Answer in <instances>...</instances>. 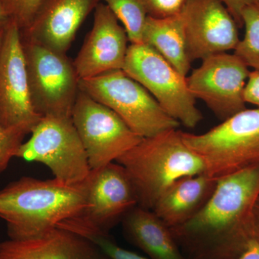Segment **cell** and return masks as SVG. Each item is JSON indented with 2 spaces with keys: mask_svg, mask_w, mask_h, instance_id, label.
I'll return each instance as SVG.
<instances>
[{
  "mask_svg": "<svg viewBox=\"0 0 259 259\" xmlns=\"http://www.w3.org/2000/svg\"><path fill=\"white\" fill-rule=\"evenodd\" d=\"M259 163L218 179L207 203L192 219L171 228L187 259H238L255 241Z\"/></svg>",
  "mask_w": 259,
  "mask_h": 259,
  "instance_id": "cell-1",
  "label": "cell"
},
{
  "mask_svg": "<svg viewBox=\"0 0 259 259\" xmlns=\"http://www.w3.org/2000/svg\"><path fill=\"white\" fill-rule=\"evenodd\" d=\"M88 196V178L67 184L56 178L23 177L0 190V218L6 223L9 239H31L79 216Z\"/></svg>",
  "mask_w": 259,
  "mask_h": 259,
  "instance_id": "cell-2",
  "label": "cell"
},
{
  "mask_svg": "<svg viewBox=\"0 0 259 259\" xmlns=\"http://www.w3.org/2000/svg\"><path fill=\"white\" fill-rule=\"evenodd\" d=\"M115 162L127 172L138 206L149 210L174 182L205 172L202 158L187 146L178 129L144 138Z\"/></svg>",
  "mask_w": 259,
  "mask_h": 259,
  "instance_id": "cell-3",
  "label": "cell"
},
{
  "mask_svg": "<svg viewBox=\"0 0 259 259\" xmlns=\"http://www.w3.org/2000/svg\"><path fill=\"white\" fill-rule=\"evenodd\" d=\"M182 135L203 161L204 173L216 180L259 163L258 107L245 108L204 134Z\"/></svg>",
  "mask_w": 259,
  "mask_h": 259,
  "instance_id": "cell-4",
  "label": "cell"
},
{
  "mask_svg": "<svg viewBox=\"0 0 259 259\" xmlns=\"http://www.w3.org/2000/svg\"><path fill=\"white\" fill-rule=\"evenodd\" d=\"M79 85L80 90L115 112L141 137H151L180 127V122L122 69L79 80Z\"/></svg>",
  "mask_w": 259,
  "mask_h": 259,
  "instance_id": "cell-5",
  "label": "cell"
},
{
  "mask_svg": "<svg viewBox=\"0 0 259 259\" xmlns=\"http://www.w3.org/2000/svg\"><path fill=\"white\" fill-rule=\"evenodd\" d=\"M32 105L41 117H71L79 79L66 54L20 33Z\"/></svg>",
  "mask_w": 259,
  "mask_h": 259,
  "instance_id": "cell-6",
  "label": "cell"
},
{
  "mask_svg": "<svg viewBox=\"0 0 259 259\" xmlns=\"http://www.w3.org/2000/svg\"><path fill=\"white\" fill-rule=\"evenodd\" d=\"M122 70L151 94L168 115L187 128L202 120L187 76H183L153 48L131 44Z\"/></svg>",
  "mask_w": 259,
  "mask_h": 259,
  "instance_id": "cell-7",
  "label": "cell"
},
{
  "mask_svg": "<svg viewBox=\"0 0 259 259\" xmlns=\"http://www.w3.org/2000/svg\"><path fill=\"white\" fill-rule=\"evenodd\" d=\"M16 157L47 166L54 178L67 184H79L92 169L82 141L71 117H42L23 143Z\"/></svg>",
  "mask_w": 259,
  "mask_h": 259,
  "instance_id": "cell-8",
  "label": "cell"
},
{
  "mask_svg": "<svg viewBox=\"0 0 259 259\" xmlns=\"http://www.w3.org/2000/svg\"><path fill=\"white\" fill-rule=\"evenodd\" d=\"M71 119L86 150L92 170L115 162L144 139L115 112L80 90Z\"/></svg>",
  "mask_w": 259,
  "mask_h": 259,
  "instance_id": "cell-9",
  "label": "cell"
},
{
  "mask_svg": "<svg viewBox=\"0 0 259 259\" xmlns=\"http://www.w3.org/2000/svg\"><path fill=\"white\" fill-rule=\"evenodd\" d=\"M202 61L200 66L187 77L194 98L204 102L223 121L245 110L243 90L249 68L236 54L228 52Z\"/></svg>",
  "mask_w": 259,
  "mask_h": 259,
  "instance_id": "cell-10",
  "label": "cell"
},
{
  "mask_svg": "<svg viewBox=\"0 0 259 259\" xmlns=\"http://www.w3.org/2000/svg\"><path fill=\"white\" fill-rule=\"evenodd\" d=\"M42 117L32 105L20 29L11 20L0 54V124L28 135Z\"/></svg>",
  "mask_w": 259,
  "mask_h": 259,
  "instance_id": "cell-11",
  "label": "cell"
},
{
  "mask_svg": "<svg viewBox=\"0 0 259 259\" xmlns=\"http://www.w3.org/2000/svg\"><path fill=\"white\" fill-rule=\"evenodd\" d=\"M138 206L136 192L125 168L117 162L92 170L83 212L73 219L105 233Z\"/></svg>",
  "mask_w": 259,
  "mask_h": 259,
  "instance_id": "cell-12",
  "label": "cell"
},
{
  "mask_svg": "<svg viewBox=\"0 0 259 259\" xmlns=\"http://www.w3.org/2000/svg\"><path fill=\"white\" fill-rule=\"evenodd\" d=\"M182 15L191 62L236 49L239 27L221 0H189Z\"/></svg>",
  "mask_w": 259,
  "mask_h": 259,
  "instance_id": "cell-13",
  "label": "cell"
},
{
  "mask_svg": "<svg viewBox=\"0 0 259 259\" xmlns=\"http://www.w3.org/2000/svg\"><path fill=\"white\" fill-rule=\"evenodd\" d=\"M118 21L106 4L97 5L93 28L73 62L79 80L123 68L129 40Z\"/></svg>",
  "mask_w": 259,
  "mask_h": 259,
  "instance_id": "cell-14",
  "label": "cell"
},
{
  "mask_svg": "<svg viewBox=\"0 0 259 259\" xmlns=\"http://www.w3.org/2000/svg\"><path fill=\"white\" fill-rule=\"evenodd\" d=\"M101 0H40L30 26L20 31L40 45L66 54L76 32Z\"/></svg>",
  "mask_w": 259,
  "mask_h": 259,
  "instance_id": "cell-15",
  "label": "cell"
},
{
  "mask_svg": "<svg viewBox=\"0 0 259 259\" xmlns=\"http://www.w3.org/2000/svg\"><path fill=\"white\" fill-rule=\"evenodd\" d=\"M0 259H110L93 241L56 227L31 239L0 243Z\"/></svg>",
  "mask_w": 259,
  "mask_h": 259,
  "instance_id": "cell-16",
  "label": "cell"
},
{
  "mask_svg": "<svg viewBox=\"0 0 259 259\" xmlns=\"http://www.w3.org/2000/svg\"><path fill=\"white\" fill-rule=\"evenodd\" d=\"M217 184L206 173L182 177L163 192L152 211L170 228L185 224L204 208Z\"/></svg>",
  "mask_w": 259,
  "mask_h": 259,
  "instance_id": "cell-17",
  "label": "cell"
},
{
  "mask_svg": "<svg viewBox=\"0 0 259 259\" xmlns=\"http://www.w3.org/2000/svg\"><path fill=\"white\" fill-rule=\"evenodd\" d=\"M126 238L151 259H187L171 228L152 210L136 206L122 221Z\"/></svg>",
  "mask_w": 259,
  "mask_h": 259,
  "instance_id": "cell-18",
  "label": "cell"
},
{
  "mask_svg": "<svg viewBox=\"0 0 259 259\" xmlns=\"http://www.w3.org/2000/svg\"><path fill=\"white\" fill-rule=\"evenodd\" d=\"M143 42L153 48L183 76L191 69L187 54L185 25L182 13L166 18L148 16L143 32Z\"/></svg>",
  "mask_w": 259,
  "mask_h": 259,
  "instance_id": "cell-19",
  "label": "cell"
},
{
  "mask_svg": "<svg viewBox=\"0 0 259 259\" xmlns=\"http://www.w3.org/2000/svg\"><path fill=\"white\" fill-rule=\"evenodd\" d=\"M123 25L131 44H143L148 15L141 0H103Z\"/></svg>",
  "mask_w": 259,
  "mask_h": 259,
  "instance_id": "cell-20",
  "label": "cell"
},
{
  "mask_svg": "<svg viewBox=\"0 0 259 259\" xmlns=\"http://www.w3.org/2000/svg\"><path fill=\"white\" fill-rule=\"evenodd\" d=\"M245 28L233 54L241 59L248 68L259 71V5L248 7L242 13Z\"/></svg>",
  "mask_w": 259,
  "mask_h": 259,
  "instance_id": "cell-21",
  "label": "cell"
},
{
  "mask_svg": "<svg viewBox=\"0 0 259 259\" xmlns=\"http://www.w3.org/2000/svg\"><path fill=\"white\" fill-rule=\"evenodd\" d=\"M59 227L78 233L93 242L110 259H147L134 252L119 246L110 237V233H105L69 219L61 223Z\"/></svg>",
  "mask_w": 259,
  "mask_h": 259,
  "instance_id": "cell-22",
  "label": "cell"
},
{
  "mask_svg": "<svg viewBox=\"0 0 259 259\" xmlns=\"http://www.w3.org/2000/svg\"><path fill=\"white\" fill-rule=\"evenodd\" d=\"M26 136L23 131L5 128L0 124V175L7 169L12 158L16 157Z\"/></svg>",
  "mask_w": 259,
  "mask_h": 259,
  "instance_id": "cell-23",
  "label": "cell"
},
{
  "mask_svg": "<svg viewBox=\"0 0 259 259\" xmlns=\"http://www.w3.org/2000/svg\"><path fill=\"white\" fill-rule=\"evenodd\" d=\"M40 2V0H3L8 16L20 31L30 26Z\"/></svg>",
  "mask_w": 259,
  "mask_h": 259,
  "instance_id": "cell-24",
  "label": "cell"
},
{
  "mask_svg": "<svg viewBox=\"0 0 259 259\" xmlns=\"http://www.w3.org/2000/svg\"><path fill=\"white\" fill-rule=\"evenodd\" d=\"M148 16L166 18L182 13L189 0H141Z\"/></svg>",
  "mask_w": 259,
  "mask_h": 259,
  "instance_id": "cell-25",
  "label": "cell"
},
{
  "mask_svg": "<svg viewBox=\"0 0 259 259\" xmlns=\"http://www.w3.org/2000/svg\"><path fill=\"white\" fill-rule=\"evenodd\" d=\"M243 99L245 103L251 104L259 108L258 70L250 71L249 76L243 90Z\"/></svg>",
  "mask_w": 259,
  "mask_h": 259,
  "instance_id": "cell-26",
  "label": "cell"
},
{
  "mask_svg": "<svg viewBox=\"0 0 259 259\" xmlns=\"http://www.w3.org/2000/svg\"><path fill=\"white\" fill-rule=\"evenodd\" d=\"M226 6L239 28L243 27L242 13L248 7L259 5V0H221Z\"/></svg>",
  "mask_w": 259,
  "mask_h": 259,
  "instance_id": "cell-27",
  "label": "cell"
},
{
  "mask_svg": "<svg viewBox=\"0 0 259 259\" xmlns=\"http://www.w3.org/2000/svg\"><path fill=\"white\" fill-rule=\"evenodd\" d=\"M238 259H259V242L253 241Z\"/></svg>",
  "mask_w": 259,
  "mask_h": 259,
  "instance_id": "cell-28",
  "label": "cell"
},
{
  "mask_svg": "<svg viewBox=\"0 0 259 259\" xmlns=\"http://www.w3.org/2000/svg\"><path fill=\"white\" fill-rule=\"evenodd\" d=\"M11 21L6 9L3 0H0V29H5L9 25L10 22Z\"/></svg>",
  "mask_w": 259,
  "mask_h": 259,
  "instance_id": "cell-29",
  "label": "cell"
},
{
  "mask_svg": "<svg viewBox=\"0 0 259 259\" xmlns=\"http://www.w3.org/2000/svg\"><path fill=\"white\" fill-rule=\"evenodd\" d=\"M254 224L255 241L259 242V198L255 205Z\"/></svg>",
  "mask_w": 259,
  "mask_h": 259,
  "instance_id": "cell-30",
  "label": "cell"
},
{
  "mask_svg": "<svg viewBox=\"0 0 259 259\" xmlns=\"http://www.w3.org/2000/svg\"><path fill=\"white\" fill-rule=\"evenodd\" d=\"M6 28L0 29V54H1L2 49H3V44H4L5 31H6Z\"/></svg>",
  "mask_w": 259,
  "mask_h": 259,
  "instance_id": "cell-31",
  "label": "cell"
}]
</instances>
